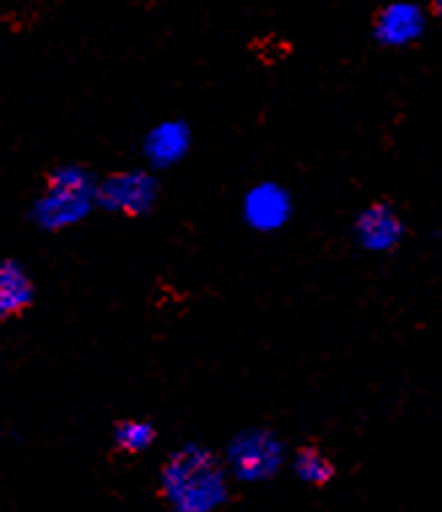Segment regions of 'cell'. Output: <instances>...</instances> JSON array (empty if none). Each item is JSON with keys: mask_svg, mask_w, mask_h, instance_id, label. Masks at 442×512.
Instances as JSON below:
<instances>
[{"mask_svg": "<svg viewBox=\"0 0 442 512\" xmlns=\"http://www.w3.org/2000/svg\"><path fill=\"white\" fill-rule=\"evenodd\" d=\"M33 305V281L17 262L0 259V321L19 318Z\"/></svg>", "mask_w": 442, "mask_h": 512, "instance_id": "cell-1", "label": "cell"}, {"mask_svg": "<svg viewBox=\"0 0 442 512\" xmlns=\"http://www.w3.org/2000/svg\"><path fill=\"white\" fill-rule=\"evenodd\" d=\"M297 475H300L302 483H308L313 488H324L332 483V477H335L337 467L335 461L329 459L327 453L321 451L316 442H308V445H302L300 451H297Z\"/></svg>", "mask_w": 442, "mask_h": 512, "instance_id": "cell-2", "label": "cell"}, {"mask_svg": "<svg viewBox=\"0 0 442 512\" xmlns=\"http://www.w3.org/2000/svg\"><path fill=\"white\" fill-rule=\"evenodd\" d=\"M114 437L119 451L135 456L154 442V429L149 424H141V421H122V424H116Z\"/></svg>", "mask_w": 442, "mask_h": 512, "instance_id": "cell-3", "label": "cell"}]
</instances>
